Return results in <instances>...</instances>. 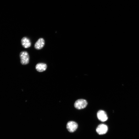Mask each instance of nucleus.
<instances>
[{
    "mask_svg": "<svg viewBox=\"0 0 139 139\" xmlns=\"http://www.w3.org/2000/svg\"><path fill=\"white\" fill-rule=\"evenodd\" d=\"M21 63L23 65L28 64L29 62V56L28 53L25 51L21 52L20 54Z\"/></svg>",
    "mask_w": 139,
    "mask_h": 139,
    "instance_id": "1",
    "label": "nucleus"
},
{
    "mask_svg": "<svg viewBox=\"0 0 139 139\" xmlns=\"http://www.w3.org/2000/svg\"><path fill=\"white\" fill-rule=\"evenodd\" d=\"M88 103L87 101L84 99H79L76 100L74 103V106L78 109H81L85 108Z\"/></svg>",
    "mask_w": 139,
    "mask_h": 139,
    "instance_id": "2",
    "label": "nucleus"
},
{
    "mask_svg": "<svg viewBox=\"0 0 139 139\" xmlns=\"http://www.w3.org/2000/svg\"><path fill=\"white\" fill-rule=\"evenodd\" d=\"M78 127L77 124L74 121L68 122L66 125L67 128L70 132H73L75 131Z\"/></svg>",
    "mask_w": 139,
    "mask_h": 139,
    "instance_id": "3",
    "label": "nucleus"
},
{
    "mask_svg": "<svg viewBox=\"0 0 139 139\" xmlns=\"http://www.w3.org/2000/svg\"><path fill=\"white\" fill-rule=\"evenodd\" d=\"M108 128L107 126L104 124H101L97 127L96 131L99 135H103L106 134L107 132Z\"/></svg>",
    "mask_w": 139,
    "mask_h": 139,
    "instance_id": "4",
    "label": "nucleus"
},
{
    "mask_svg": "<svg viewBox=\"0 0 139 139\" xmlns=\"http://www.w3.org/2000/svg\"><path fill=\"white\" fill-rule=\"evenodd\" d=\"M97 117L100 121L104 122L108 119V117L106 112L103 110H99L97 113Z\"/></svg>",
    "mask_w": 139,
    "mask_h": 139,
    "instance_id": "5",
    "label": "nucleus"
},
{
    "mask_svg": "<svg viewBox=\"0 0 139 139\" xmlns=\"http://www.w3.org/2000/svg\"><path fill=\"white\" fill-rule=\"evenodd\" d=\"M45 44V41L44 39L42 38H40L36 42L34 47L36 49L40 50L43 47Z\"/></svg>",
    "mask_w": 139,
    "mask_h": 139,
    "instance_id": "6",
    "label": "nucleus"
},
{
    "mask_svg": "<svg viewBox=\"0 0 139 139\" xmlns=\"http://www.w3.org/2000/svg\"><path fill=\"white\" fill-rule=\"evenodd\" d=\"M22 45L25 48L30 47L31 45V42L30 39L26 37H24L21 40Z\"/></svg>",
    "mask_w": 139,
    "mask_h": 139,
    "instance_id": "7",
    "label": "nucleus"
},
{
    "mask_svg": "<svg viewBox=\"0 0 139 139\" xmlns=\"http://www.w3.org/2000/svg\"><path fill=\"white\" fill-rule=\"evenodd\" d=\"M47 65L44 63H39L36 64V68L39 72H42L45 71L47 69Z\"/></svg>",
    "mask_w": 139,
    "mask_h": 139,
    "instance_id": "8",
    "label": "nucleus"
}]
</instances>
